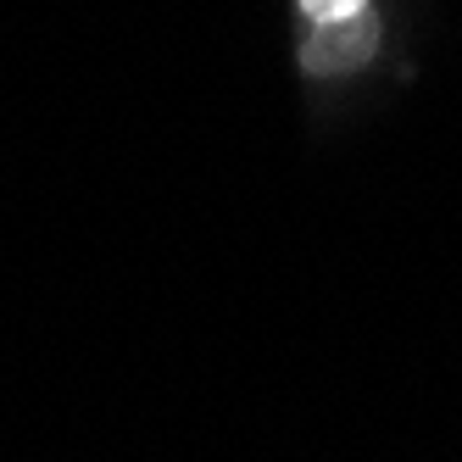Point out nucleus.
<instances>
[{
    "label": "nucleus",
    "mask_w": 462,
    "mask_h": 462,
    "mask_svg": "<svg viewBox=\"0 0 462 462\" xmlns=\"http://www.w3.org/2000/svg\"><path fill=\"white\" fill-rule=\"evenodd\" d=\"M301 6L318 17V23H351L368 12V0H301Z\"/></svg>",
    "instance_id": "1"
}]
</instances>
